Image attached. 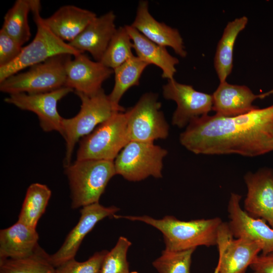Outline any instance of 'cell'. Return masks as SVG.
Instances as JSON below:
<instances>
[{"label":"cell","mask_w":273,"mask_h":273,"mask_svg":"<svg viewBox=\"0 0 273 273\" xmlns=\"http://www.w3.org/2000/svg\"><path fill=\"white\" fill-rule=\"evenodd\" d=\"M179 142L195 154L256 157L271 152L273 104L236 116L197 118L180 133Z\"/></svg>","instance_id":"obj_1"},{"label":"cell","mask_w":273,"mask_h":273,"mask_svg":"<svg viewBox=\"0 0 273 273\" xmlns=\"http://www.w3.org/2000/svg\"><path fill=\"white\" fill-rule=\"evenodd\" d=\"M114 217L140 221L155 228L163 235L165 249L174 251L217 245L219 231L223 222L217 217L189 221L180 220L171 215L161 219L148 215H115Z\"/></svg>","instance_id":"obj_2"},{"label":"cell","mask_w":273,"mask_h":273,"mask_svg":"<svg viewBox=\"0 0 273 273\" xmlns=\"http://www.w3.org/2000/svg\"><path fill=\"white\" fill-rule=\"evenodd\" d=\"M30 12L33 15L37 31L32 41L23 47L18 57L11 63L0 67V82L27 67L40 63L53 57L69 54L73 56L82 53L68 42L56 36L45 24L40 16V3L30 0Z\"/></svg>","instance_id":"obj_3"},{"label":"cell","mask_w":273,"mask_h":273,"mask_svg":"<svg viewBox=\"0 0 273 273\" xmlns=\"http://www.w3.org/2000/svg\"><path fill=\"white\" fill-rule=\"evenodd\" d=\"M81 101L79 112L70 118H63L62 136L66 143L64 166L71 164L76 143L90 133L98 126L115 113L124 112L123 107H117L111 102L109 95L102 88L97 93L87 96L75 93Z\"/></svg>","instance_id":"obj_4"},{"label":"cell","mask_w":273,"mask_h":273,"mask_svg":"<svg viewBox=\"0 0 273 273\" xmlns=\"http://www.w3.org/2000/svg\"><path fill=\"white\" fill-rule=\"evenodd\" d=\"M65 173L74 209L98 203L109 181L116 174L114 161L94 159L76 160L65 166Z\"/></svg>","instance_id":"obj_5"},{"label":"cell","mask_w":273,"mask_h":273,"mask_svg":"<svg viewBox=\"0 0 273 273\" xmlns=\"http://www.w3.org/2000/svg\"><path fill=\"white\" fill-rule=\"evenodd\" d=\"M72 55L61 54L31 66L0 82V90L9 95L47 93L65 86L66 67Z\"/></svg>","instance_id":"obj_6"},{"label":"cell","mask_w":273,"mask_h":273,"mask_svg":"<svg viewBox=\"0 0 273 273\" xmlns=\"http://www.w3.org/2000/svg\"><path fill=\"white\" fill-rule=\"evenodd\" d=\"M128 142L125 112H117L79 141L76 160L114 161Z\"/></svg>","instance_id":"obj_7"},{"label":"cell","mask_w":273,"mask_h":273,"mask_svg":"<svg viewBox=\"0 0 273 273\" xmlns=\"http://www.w3.org/2000/svg\"><path fill=\"white\" fill-rule=\"evenodd\" d=\"M167 151L154 142L130 141L114 161L116 174L130 181L149 176L162 177L163 160Z\"/></svg>","instance_id":"obj_8"},{"label":"cell","mask_w":273,"mask_h":273,"mask_svg":"<svg viewBox=\"0 0 273 273\" xmlns=\"http://www.w3.org/2000/svg\"><path fill=\"white\" fill-rule=\"evenodd\" d=\"M161 108L158 95L148 92L125 111L129 141L154 142L168 137L169 126Z\"/></svg>","instance_id":"obj_9"},{"label":"cell","mask_w":273,"mask_h":273,"mask_svg":"<svg viewBox=\"0 0 273 273\" xmlns=\"http://www.w3.org/2000/svg\"><path fill=\"white\" fill-rule=\"evenodd\" d=\"M163 97L176 104L172 124L181 128L194 119L207 115L212 110V95L195 89L190 85L178 82L174 79L167 80L162 87Z\"/></svg>","instance_id":"obj_10"},{"label":"cell","mask_w":273,"mask_h":273,"mask_svg":"<svg viewBox=\"0 0 273 273\" xmlns=\"http://www.w3.org/2000/svg\"><path fill=\"white\" fill-rule=\"evenodd\" d=\"M73 91L72 88L64 86L47 93L11 94L4 100L21 110L34 113L44 132L57 131L62 134L63 117L58 111L57 104L61 99Z\"/></svg>","instance_id":"obj_11"},{"label":"cell","mask_w":273,"mask_h":273,"mask_svg":"<svg viewBox=\"0 0 273 273\" xmlns=\"http://www.w3.org/2000/svg\"><path fill=\"white\" fill-rule=\"evenodd\" d=\"M241 196L232 193L228 211L229 229L234 238L248 239L258 244L261 254L273 252V228L264 220L249 215L240 205Z\"/></svg>","instance_id":"obj_12"},{"label":"cell","mask_w":273,"mask_h":273,"mask_svg":"<svg viewBox=\"0 0 273 273\" xmlns=\"http://www.w3.org/2000/svg\"><path fill=\"white\" fill-rule=\"evenodd\" d=\"M217 245L219 273H245L261 252L258 244L248 239L234 238L225 222L219 230Z\"/></svg>","instance_id":"obj_13"},{"label":"cell","mask_w":273,"mask_h":273,"mask_svg":"<svg viewBox=\"0 0 273 273\" xmlns=\"http://www.w3.org/2000/svg\"><path fill=\"white\" fill-rule=\"evenodd\" d=\"M119 208L104 206L98 203L85 206L81 209L79 220L67 235L64 243L54 254L50 255V261L55 267L75 256L85 236L96 224L107 217H113Z\"/></svg>","instance_id":"obj_14"},{"label":"cell","mask_w":273,"mask_h":273,"mask_svg":"<svg viewBox=\"0 0 273 273\" xmlns=\"http://www.w3.org/2000/svg\"><path fill=\"white\" fill-rule=\"evenodd\" d=\"M114 73L101 62L94 61L84 54L74 56L66 67L65 86L72 88L75 93L90 96L102 89L103 82Z\"/></svg>","instance_id":"obj_15"},{"label":"cell","mask_w":273,"mask_h":273,"mask_svg":"<svg viewBox=\"0 0 273 273\" xmlns=\"http://www.w3.org/2000/svg\"><path fill=\"white\" fill-rule=\"evenodd\" d=\"M244 179L247 188L244 210L273 228V170L265 168L254 173L248 172Z\"/></svg>","instance_id":"obj_16"},{"label":"cell","mask_w":273,"mask_h":273,"mask_svg":"<svg viewBox=\"0 0 273 273\" xmlns=\"http://www.w3.org/2000/svg\"><path fill=\"white\" fill-rule=\"evenodd\" d=\"M131 26L151 41L166 48L170 47L181 57H186L183 39L178 30L156 20L150 13L147 1L139 2Z\"/></svg>","instance_id":"obj_17"},{"label":"cell","mask_w":273,"mask_h":273,"mask_svg":"<svg viewBox=\"0 0 273 273\" xmlns=\"http://www.w3.org/2000/svg\"><path fill=\"white\" fill-rule=\"evenodd\" d=\"M273 93V89L261 94H254L247 86L220 82L212 95V110L225 117L236 116L248 113L258 107L253 102Z\"/></svg>","instance_id":"obj_18"},{"label":"cell","mask_w":273,"mask_h":273,"mask_svg":"<svg viewBox=\"0 0 273 273\" xmlns=\"http://www.w3.org/2000/svg\"><path fill=\"white\" fill-rule=\"evenodd\" d=\"M115 19L112 11L97 16L69 44L80 53L88 52L100 62L117 29Z\"/></svg>","instance_id":"obj_19"},{"label":"cell","mask_w":273,"mask_h":273,"mask_svg":"<svg viewBox=\"0 0 273 273\" xmlns=\"http://www.w3.org/2000/svg\"><path fill=\"white\" fill-rule=\"evenodd\" d=\"M97 17L88 10L73 5L61 7L44 22L52 32L61 40L68 42L76 38Z\"/></svg>","instance_id":"obj_20"},{"label":"cell","mask_w":273,"mask_h":273,"mask_svg":"<svg viewBox=\"0 0 273 273\" xmlns=\"http://www.w3.org/2000/svg\"><path fill=\"white\" fill-rule=\"evenodd\" d=\"M36 229L17 221L0 231V261L32 255L39 247Z\"/></svg>","instance_id":"obj_21"},{"label":"cell","mask_w":273,"mask_h":273,"mask_svg":"<svg viewBox=\"0 0 273 273\" xmlns=\"http://www.w3.org/2000/svg\"><path fill=\"white\" fill-rule=\"evenodd\" d=\"M133 43L136 57L149 65L153 64L162 70V77L174 79L178 64L177 58L171 55L166 48L159 45L144 36L131 25H125Z\"/></svg>","instance_id":"obj_22"},{"label":"cell","mask_w":273,"mask_h":273,"mask_svg":"<svg viewBox=\"0 0 273 273\" xmlns=\"http://www.w3.org/2000/svg\"><path fill=\"white\" fill-rule=\"evenodd\" d=\"M248 20L247 17L243 16L229 22L218 41L214 65L220 82L226 81L232 72L235 41L239 33L246 26Z\"/></svg>","instance_id":"obj_23"},{"label":"cell","mask_w":273,"mask_h":273,"mask_svg":"<svg viewBox=\"0 0 273 273\" xmlns=\"http://www.w3.org/2000/svg\"><path fill=\"white\" fill-rule=\"evenodd\" d=\"M149 65L134 56L113 70L114 85L109 98L116 107H122L120 101L130 87L138 85L142 73Z\"/></svg>","instance_id":"obj_24"},{"label":"cell","mask_w":273,"mask_h":273,"mask_svg":"<svg viewBox=\"0 0 273 273\" xmlns=\"http://www.w3.org/2000/svg\"><path fill=\"white\" fill-rule=\"evenodd\" d=\"M52 192L47 186L34 183L28 188L18 221L36 229L44 213Z\"/></svg>","instance_id":"obj_25"},{"label":"cell","mask_w":273,"mask_h":273,"mask_svg":"<svg viewBox=\"0 0 273 273\" xmlns=\"http://www.w3.org/2000/svg\"><path fill=\"white\" fill-rule=\"evenodd\" d=\"M29 12L30 0H17L5 14L1 28L21 46L31 36L28 21Z\"/></svg>","instance_id":"obj_26"},{"label":"cell","mask_w":273,"mask_h":273,"mask_svg":"<svg viewBox=\"0 0 273 273\" xmlns=\"http://www.w3.org/2000/svg\"><path fill=\"white\" fill-rule=\"evenodd\" d=\"M50 255L40 246L31 255L0 261V273H56Z\"/></svg>","instance_id":"obj_27"},{"label":"cell","mask_w":273,"mask_h":273,"mask_svg":"<svg viewBox=\"0 0 273 273\" xmlns=\"http://www.w3.org/2000/svg\"><path fill=\"white\" fill-rule=\"evenodd\" d=\"M133 43L125 26L117 28L101 61L113 70L134 56Z\"/></svg>","instance_id":"obj_28"},{"label":"cell","mask_w":273,"mask_h":273,"mask_svg":"<svg viewBox=\"0 0 273 273\" xmlns=\"http://www.w3.org/2000/svg\"><path fill=\"white\" fill-rule=\"evenodd\" d=\"M195 249L177 251L164 249L152 265L159 273H191L192 256Z\"/></svg>","instance_id":"obj_29"},{"label":"cell","mask_w":273,"mask_h":273,"mask_svg":"<svg viewBox=\"0 0 273 273\" xmlns=\"http://www.w3.org/2000/svg\"><path fill=\"white\" fill-rule=\"evenodd\" d=\"M131 243L121 236L115 246L106 254L100 273H130L127 252Z\"/></svg>","instance_id":"obj_30"},{"label":"cell","mask_w":273,"mask_h":273,"mask_svg":"<svg viewBox=\"0 0 273 273\" xmlns=\"http://www.w3.org/2000/svg\"><path fill=\"white\" fill-rule=\"evenodd\" d=\"M108 251L104 250L94 253L87 260L70 259L56 267V273H100L104 258Z\"/></svg>","instance_id":"obj_31"},{"label":"cell","mask_w":273,"mask_h":273,"mask_svg":"<svg viewBox=\"0 0 273 273\" xmlns=\"http://www.w3.org/2000/svg\"><path fill=\"white\" fill-rule=\"evenodd\" d=\"M22 46L0 30V67L7 65L14 61L20 54Z\"/></svg>","instance_id":"obj_32"},{"label":"cell","mask_w":273,"mask_h":273,"mask_svg":"<svg viewBox=\"0 0 273 273\" xmlns=\"http://www.w3.org/2000/svg\"><path fill=\"white\" fill-rule=\"evenodd\" d=\"M250 267L253 271L260 273H273V252L259 254Z\"/></svg>","instance_id":"obj_33"},{"label":"cell","mask_w":273,"mask_h":273,"mask_svg":"<svg viewBox=\"0 0 273 273\" xmlns=\"http://www.w3.org/2000/svg\"><path fill=\"white\" fill-rule=\"evenodd\" d=\"M220 269V263L219 261L217 262V265L215 267L213 273H219Z\"/></svg>","instance_id":"obj_34"},{"label":"cell","mask_w":273,"mask_h":273,"mask_svg":"<svg viewBox=\"0 0 273 273\" xmlns=\"http://www.w3.org/2000/svg\"><path fill=\"white\" fill-rule=\"evenodd\" d=\"M271 151H273V143H272V145H271Z\"/></svg>","instance_id":"obj_35"},{"label":"cell","mask_w":273,"mask_h":273,"mask_svg":"<svg viewBox=\"0 0 273 273\" xmlns=\"http://www.w3.org/2000/svg\"><path fill=\"white\" fill-rule=\"evenodd\" d=\"M130 273H138V272L135 271H133L130 272Z\"/></svg>","instance_id":"obj_36"},{"label":"cell","mask_w":273,"mask_h":273,"mask_svg":"<svg viewBox=\"0 0 273 273\" xmlns=\"http://www.w3.org/2000/svg\"><path fill=\"white\" fill-rule=\"evenodd\" d=\"M252 273H260V272H257V271H253V272H252Z\"/></svg>","instance_id":"obj_37"}]
</instances>
